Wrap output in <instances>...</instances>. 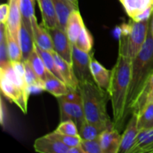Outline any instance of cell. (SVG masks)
<instances>
[{
  "mask_svg": "<svg viewBox=\"0 0 153 153\" xmlns=\"http://www.w3.org/2000/svg\"><path fill=\"white\" fill-rule=\"evenodd\" d=\"M131 60L118 55L111 70L110 84L107 90L111 102L114 126L122 131L128 114L127 97L131 81Z\"/></svg>",
  "mask_w": 153,
  "mask_h": 153,
  "instance_id": "cell-1",
  "label": "cell"
},
{
  "mask_svg": "<svg viewBox=\"0 0 153 153\" xmlns=\"http://www.w3.org/2000/svg\"><path fill=\"white\" fill-rule=\"evenodd\" d=\"M78 90L82 96L86 121L103 131L114 127L106 108L109 97L107 91L99 87L94 81L79 82Z\"/></svg>",
  "mask_w": 153,
  "mask_h": 153,
  "instance_id": "cell-2",
  "label": "cell"
},
{
  "mask_svg": "<svg viewBox=\"0 0 153 153\" xmlns=\"http://www.w3.org/2000/svg\"><path fill=\"white\" fill-rule=\"evenodd\" d=\"M153 75V36L149 28L146 40L137 56L131 60V81L127 97V110L131 112L133 105L142 89Z\"/></svg>",
  "mask_w": 153,
  "mask_h": 153,
  "instance_id": "cell-3",
  "label": "cell"
},
{
  "mask_svg": "<svg viewBox=\"0 0 153 153\" xmlns=\"http://www.w3.org/2000/svg\"><path fill=\"white\" fill-rule=\"evenodd\" d=\"M149 22L150 17L139 22L130 19L120 26L118 55L131 60L137 56L146 40Z\"/></svg>",
  "mask_w": 153,
  "mask_h": 153,
  "instance_id": "cell-4",
  "label": "cell"
},
{
  "mask_svg": "<svg viewBox=\"0 0 153 153\" xmlns=\"http://www.w3.org/2000/svg\"><path fill=\"white\" fill-rule=\"evenodd\" d=\"M0 86L1 93L5 98L16 104L24 114H26L30 94L24 91L19 85L9 80L2 73H0Z\"/></svg>",
  "mask_w": 153,
  "mask_h": 153,
  "instance_id": "cell-5",
  "label": "cell"
},
{
  "mask_svg": "<svg viewBox=\"0 0 153 153\" xmlns=\"http://www.w3.org/2000/svg\"><path fill=\"white\" fill-rule=\"evenodd\" d=\"M93 52L87 53L78 49L75 45L73 46L72 65L73 71L79 82H93L92 74L91 71V59Z\"/></svg>",
  "mask_w": 153,
  "mask_h": 153,
  "instance_id": "cell-6",
  "label": "cell"
},
{
  "mask_svg": "<svg viewBox=\"0 0 153 153\" xmlns=\"http://www.w3.org/2000/svg\"><path fill=\"white\" fill-rule=\"evenodd\" d=\"M48 31L52 37L54 51L65 61L72 64L73 44L70 42L66 31L58 26L48 28Z\"/></svg>",
  "mask_w": 153,
  "mask_h": 153,
  "instance_id": "cell-7",
  "label": "cell"
},
{
  "mask_svg": "<svg viewBox=\"0 0 153 153\" xmlns=\"http://www.w3.org/2000/svg\"><path fill=\"white\" fill-rule=\"evenodd\" d=\"M130 19L134 21L143 20L151 16L153 0H119Z\"/></svg>",
  "mask_w": 153,
  "mask_h": 153,
  "instance_id": "cell-8",
  "label": "cell"
},
{
  "mask_svg": "<svg viewBox=\"0 0 153 153\" xmlns=\"http://www.w3.org/2000/svg\"><path fill=\"white\" fill-rule=\"evenodd\" d=\"M58 101L59 104L61 122L73 120L79 130L84 123L86 121L82 103L70 102L65 101L61 97H58Z\"/></svg>",
  "mask_w": 153,
  "mask_h": 153,
  "instance_id": "cell-9",
  "label": "cell"
},
{
  "mask_svg": "<svg viewBox=\"0 0 153 153\" xmlns=\"http://www.w3.org/2000/svg\"><path fill=\"white\" fill-rule=\"evenodd\" d=\"M102 153H118L120 145V131L116 128L104 130L99 136Z\"/></svg>",
  "mask_w": 153,
  "mask_h": 153,
  "instance_id": "cell-10",
  "label": "cell"
},
{
  "mask_svg": "<svg viewBox=\"0 0 153 153\" xmlns=\"http://www.w3.org/2000/svg\"><path fill=\"white\" fill-rule=\"evenodd\" d=\"M31 28L34 43L43 50L53 52V43L48 29L42 23L37 22L35 15L31 17Z\"/></svg>",
  "mask_w": 153,
  "mask_h": 153,
  "instance_id": "cell-11",
  "label": "cell"
},
{
  "mask_svg": "<svg viewBox=\"0 0 153 153\" xmlns=\"http://www.w3.org/2000/svg\"><path fill=\"white\" fill-rule=\"evenodd\" d=\"M139 129L137 125V115L132 114L126 129L121 134L120 145L118 153H130L135 143L136 138L138 134Z\"/></svg>",
  "mask_w": 153,
  "mask_h": 153,
  "instance_id": "cell-12",
  "label": "cell"
},
{
  "mask_svg": "<svg viewBox=\"0 0 153 153\" xmlns=\"http://www.w3.org/2000/svg\"><path fill=\"white\" fill-rule=\"evenodd\" d=\"M20 1L21 0H8L9 16L6 24L8 32L17 41H19V30L22 22Z\"/></svg>",
  "mask_w": 153,
  "mask_h": 153,
  "instance_id": "cell-13",
  "label": "cell"
},
{
  "mask_svg": "<svg viewBox=\"0 0 153 153\" xmlns=\"http://www.w3.org/2000/svg\"><path fill=\"white\" fill-rule=\"evenodd\" d=\"M69 148L59 140L46 134L36 139L34 143V150L40 153H67Z\"/></svg>",
  "mask_w": 153,
  "mask_h": 153,
  "instance_id": "cell-14",
  "label": "cell"
},
{
  "mask_svg": "<svg viewBox=\"0 0 153 153\" xmlns=\"http://www.w3.org/2000/svg\"><path fill=\"white\" fill-rule=\"evenodd\" d=\"M57 17L58 21V27L66 31L67 19L73 11L79 10V1L73 0H52Z\"/></svg>",
  "mask_w": 153,
  "mask_h": 153,
  "instance_id": "cell-15",
  "label": "cell"
},
{
  "mask_svg": "<svg viewBox=\"0 0 153 153\" xmlns=\"http://www.w3.org/2000/svg\"><path fill=\"white\" fill-rule=\"evenodd\" d=\"M52 55L55 58V63L58 67L60 73L62 76L63 79L66 85L72 89L78 90L79 82L78 81L74 71H73V65L67 62V61L61 58L58 54H57L55 51L52 52Z\"/></svg>",
  "mask_w": 153,
  "mask_h": 153,
  "instance_id": "cell-16",
  "label": "cell"
},
{
  "mask_svg": "<svg viewBox=\"0 0 153 153\" xmlns=\"http://www.w3.org/2000/svg\"><path fill=\"white\" fill-rule=\"evenodd\" d=\"M91 71L96 84L101 88L107 91L110 84L111 70H108L96 58H94V52L91 59Z\"/></svg>",
  "mask_w": 153,
  "mask_h": 153,
  "instance_id": "cell-17",
  "label": "cell"
},
{
  "mask_svg": "<svg viewBox=\"0 0 153 153\" xmlns=\"http://www.w3.org/2000/svg\"><path fill=\"white\" fill-rule=\"evenodd\" d=\"M42 16V24L46 28L58 26V17L52 0H37Z\"/></svg>",
  "mask_w": 153,
  "mask_h": 153,
  "instance_id": "cell-18",
  "label": "cell"
},
{
  "mask_svg": "<svg viewBox=\"0 0 153 153\" xmlns=\"http://www.w3.org/2000/svg\"><path fill=\"white\" fill-rule=\"evenodd\" d=\"M153 153V128L140 130L130 153Z\"/></svg>",
  "mask_w": 153,
  "mask_h": 153,
  "instance_id": "cell-19",
  "label": "cell"
},
{
  "mask_svg": "<svg viewBox=\"0 0 153 153\" xmlns=\"http://www.w3.org/2000/svg\"><path fill=\"white\" fill-rule=\"evenodd\" d=\"M19 43L22 50V61H27L34 49V40L32 29L28 28L23 22H21L19 34Z\"/></svg>",
  "mask_w": 153,
  "mask_h": 153,
  "instance_id": "cell-20",
  "label": "cell"
},
{
  "mask_svg": "<svg viewBox=\"0 0 153 153\" xmlns=\"http://www.w3.org/2000/svg\"><path fill=\"white\" fill-rule=\"evenodd\" d=\"M85 25L83 19L79 10H74L70 13L66 25V33L73 44L76 43Z\"/></svg>",
  "mask_w": 153,
  "mask_h": 153,
  "instance_id": "cell-21",
  "label": "cell"
},
{
  "mask_svg": "<svg viewBox=\"0 0 153 153\" xmlns=\"http://www.w3.org/2000/svg\"><path fill=\"white\" fill-rule=\"evenodd\" d=\"M43 91H47L57 98L66 95L70 89L65 82L52 74L49 75L47 79L43 81Z\"/></svg>",
  "mask_w": 153,
  "mask_h": 153,
  "instance_id": "cell-22",
  "label": "cell"
},
{
  "mask_svg": "<svg viewBox=\"0 0 153 153\" xmlns=\"http://www.w3.org/2000/svg\"><path fill=\"white\" fill-rule=\"evenodd\" d=\"M30 64L31 67L35 72L37 76L41 79L42 81H45L48 78V76L51 74L46 69L43 59L37 52L34 44V49L31 52V55L29 56L28 59L27 60Z\"/></svg>",
  "mask_w": 153,
  "mask_h": 153,
  "instance_id": "cell-23",
  "label": "cell"
},
{
  "mask_svg": "<svg viewBox=\"0 0 153 153\" xmlns=\"http://www.w3.org/2000/svg\"><path fill=\"white\" fill-rule=\"evenodd\" d=\"M24 64H25V81H26L30 94L32 92H38V91H43V81H42L37 76L28 61H24Z\"/></svg>",
  "mask_w": 153,
  "mask_h": 153,
  "instance_id": "cell-24",
  "label": "cell"
},
{
  "mask_svg": "<svg viewBox=\"0 0 153 153\" xmlns=\"http://www.w3.org/2000/svg\"><path fill=\"white\" fill-rule=\"evenodd\" d=\"M11 64L8 54L7 40V25H0V68H6Z\"/></svg>",
  "mask_w": 153,
  "mask_h": 153,
  "instance_id": "cell-25",
  "label": "cell"
},
{
  "mask_svg": "<svg viewBox=\"0 0 153 153\" xmlns=\"http://www.w3.org/2000/svg\"><path fill=\"white\" fill-rule=\"evenodd\" d=\"M137 115V125L139 131L153 128V102L148 103Z\"/></svg>",
  "mask_w": 153,
  "mask_h": 153,
  "instance_id": "cell-26",
  "label": "cell"
},
{
  "mask_svg": "<svg viewBox=\"0 0 153 153\" xmlns=\"http://www.w3.org/2000/svg\"><path fill=\"white\" fill-rule=\"evenodd\" d=\"M35 48L36 49H37V52L39 53V55H40V57H41L42 59H43V62H44L45 64V66H46L48 71H49L51 74L53 75L54 76L58 78L59 79L62 80L63 82H64V79H63L62 76H61L59 70H58V67H57L56 63H55V58H54L53 55H52V52L43 50V49H40V47H38L36 44H35Z\"/></svg>",
  "mask_w": 153,
  "mask_h": 153,
  "instance_id": "cell-27",
  "label": "cell"
},
{
  "mask_svg": "<svg viewBox=\"0 0 153 153\" xmlns=\"http://www.w3.org/2000/svg\"><path fill=\"white\" fill-rule=\"evenodd\" d=\"M153 88V75L150 77V79L148 80L146 85L142 89L141 92H140V95H139L138 98L137 99L134 104L133 105L132 108L131 109V114H138L146 106V100H147L148 95Z\"/></svg>",
  "mask_w": 153,
  "mask_h": 153,
  "instance_id": "cell-28",
  "label": "cell"
},
{
  "mask_svg": "<svg viewBox=\"0 0 153 153\" xmlns=\"http://www.w3.org/2000/svg\"><path fill=\"white\" fill-rule=\"evenodd\" d=\"M73 45L76 46L82 52L91 53L92 52V48L94 46V38L89 30L86 26H84L79 34V37L76 40V43Z\"/></svg>",
  "mask_w": 153,
  "mask_h": 153,
  "instance_id": "cell-29",
  "label": "cell"
},
{
  "mask_svg": "<svg viewBox=\"0 0 153 153\" xmlns=\"http://www.w3.org/2000/svg\"><path fill=\"white\" fill-rule=\"evenodd\" d=\"M34 0H21L20 13L22 22L28 27L31 28V17L34 15Z\"/></svg>",
  "mask_w": 153,
  "mask_h": 153,
  "instance_id": "cell-30",
  "label": "cell"
},
{
  "mask_svg": "<svg viewBox=\"0 0 153 153\" xmlns=\"http://www.w3.org/2000/svg\"><path fill=\"white\" fill-rule=\"evenodd\" d=\"M103 130L99 128L94 124L85 121L83 125L79 128V136L82 140H91L98 138Z\"/></svg>",
  "mask_w": 153,
  "mask_h": 153,
  "instance_id": "cell-31",
  "label": "cell"
},
{
  "mask_svg": "<svg viewBox=\"0 0 153 153\" xmlns=\"http://www.w3.org/2000/svg\"><path fill=\"white\" fill-rule=\"evenodd\" d=\"M7 48H8L9 58L10 61H22V54L21 50L20 45L19 41L14 39L8 32L7 28Z\"/></svg>",
  "mask_w": 153,
  "mask_h": 153,
  "instance_id": "cell-32",
  "label": "cell"
},
{
  "mask_svg": "<svg viewBox=\"0 0 153 153\" xmlns=\"http://www.w3.org/2000/svg\"><path fill=\"white\" fill-rule=\"evenodd\" d=\"M46 135L52 137V138L59 140L60 142H61V143L65 144L66 146H69V147L80 146L81 143H82V138L80 137V136L66 135V134H62L56 132L55 131L49 133Z\"/></svg>",
  "mask_w": 153,
  "mask_h": 153,
  "instance_id": "cell-33",
  "label": "cell"
},
{
  "mask_svg": "<svg viewBox=\"0 0 153 153\" xmlns=\"http://www.w3.org/2000/svg\"><path fill=\"white\" fill-rule=\"evenodd\" d=\"M56 132L70 136H79V128L73 120H66L60 123L55 130Z\"/></svg>",
  "mask_w": 153,
  "mask_h": 153,
  "instance_id": "cell-34",
  "label": "cell"
},
{
  "mask_svg": "<svg viewBox=\"0 0 153 153\" xmlns=\"http://www.w3.org/2000/svg\"><path fill=\"white\" fill-rule=\"evenodd\" d=\"M81 146L85 153H102L99 137L94 140H82Z\"/></svg>",
  "mask_w": 153,
  "mask_h": 153,
  "instance_id": "cell-35",
  "label": "cell"
},
{
  "mask_svg": "<svg viewBox=\"0 0 153 153\" xmlns=\"http://www.w3.org/2000/svg\"><path fill=\"white\" fill-rule=\"evenodd\" d=\"M61 99L70 102L82 103V98L79 90L70 88L69 92L66 95L61 97Z\"/></svg>",
  "mask_w": 153,
  "mask_h": 153,
  "instance_id": "cell-36",
  "label": "cell"
},
{
  "mask_svg": "<svg viewBox=\"0 0 153 153\" xmlns=\"http://www.w3.org/2000/svg\"><path fill=\"white\" fill-rule=\"evenodd\" d=\"M9 16V5L7 4H1L0 6V22L1 23L7 24Z\"/></svg>",
  "mask_w": 153,
  "mask_h": 153,
  "instance_id": "cell-37",
  "label": "cell"
},
{
  "mask_svg": "<svg viewBox=\"0 0 153 153\" xmlns=\"http://www.w3.org/2000/svg\"><path fill=\"white\" fill-rule=\"evenodd\" d=\"M67 153H85V152H84L83 149H82V146H81L80 145V146L70 147Z\"/></svg>",
  "mask_w": 153,
  "mask_h": 153,
  "instance_id": "cell-38",
  "label": "cell"
},
{
  "mask_svg": "<svg viewBox=\"0 0 153 153\" xmlns=\"http://www.w3.org/2000/svg\"><path fill=\"white\" fill-rule=\"evenodd\" d=\"M151 102H153V88L152 91H151V92L149 93V95H148L147 100H146V104H148V103H151Z\"/></svg>",
  "mask_w": 153,
  "mask_h": 153,
  "instance_id": "cell-39",
  "label": "cell"
},
{
  "mask_svg": "<svg viewBox=\"0 0 153 153\" xmlns=\"http://www.w3.org/2000/svg\"><path fill=\"white\" fill-rule=\"evenodd\" d=\"M149 27H150L151 32H152V34L153 36V10L152 12V14H151L150 16V22H149Z\"/></svg>",
  "mask_w": 153,
  "mask_h": 153,
  "instance_id": "cell-40",
  "label": "cell"
},
{
  "mask_svg": "<svg viewBox=\"0 0 153 153\" xmlns=\"http://www.w3.org/2000/svg\"><path fill=\"white\" fill-rule=\"evenodd\" d=\"M73 1H78V0H73Z\"/></svg>",
  "mask_w": 153,
  "mask_h": 153,
  "instance_id": "cell-41",
  "label": "cell"
},
{
  "mask_svg": "<svg viewBox=\"0 0 153 153\" xmlns=\"http://www.w3.org/2000/svg\"><path fill=\"white\" fill-rule=\"evenodd\" d=\"M34 1H37V0H34Z\"/></svg>",
  "mask_w": 153,
  "mask_h": 153,
  "instance_id": "cell-42",
  "label": "cell"
}]
</instances>
